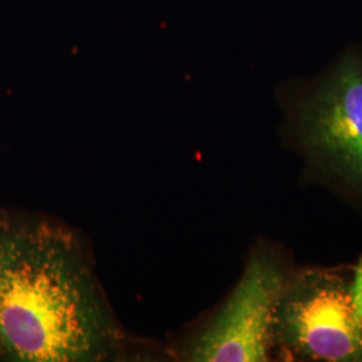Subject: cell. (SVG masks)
I'll return each instance as SVG.
<instances>
[{
	"instance_id": "2",
	"label": "cell",
	"mask_w": 362,
	"mask_h": 362,
	"mask_svg": "<svg viewBox=\"0 0 362 362\" xmlns=\"http://www.w3.org/2000/svg\"><path fill=\"white\" fill-rule=\"evenodd\" d=\"M278 139L299 161V184L362 214V45L350 42L310 77L275 88Z\"/></svg>"
},
{
	"instance_id": "4",
	"label": "cell",
	"mask_w": 362,
	"mask_h": 362,
	"mask_svg": "<svg viewBox=\"0 0 362 362\" xmlns=\"http://www.w3.org/2000/svg\"><path fill=\"white\" fill-rule=\"evenodd\" d=\"M298 266L285 245L257 239L231 293L181 339L175 356L188 362L272 361V315Z\"/></svg>"
},
{
	"instance_id": "3",
	"label": "cell",
	"mask_w": 362,
	"mask_h": 362,
	"mask_svg": "<svg viewBox=\"0 0 362 362\" xmlns=\"http://www.w3.org/2000/svg\"><path fill=\"white\" fill-rule=\"evenodd\" d=\"M276 362H362V255L337 266H298L274 310Z\"/></svg>"
},
{
	"instance_id": "1",
	"label": "cell",
	"mask_w": 362,
	"mask_h": 362,
	"mask_svg": "<svg viewBox=\"0 0 362 362\" xmlns=\"http://www.w3.org/2000/svg\"><path fill=\"white\" fill-rule=\"evenodd\" d=\"M117 318L89 240L66 221L0 208V357L105 362L143 357Z\"/></svg>"
}]
</instances>
